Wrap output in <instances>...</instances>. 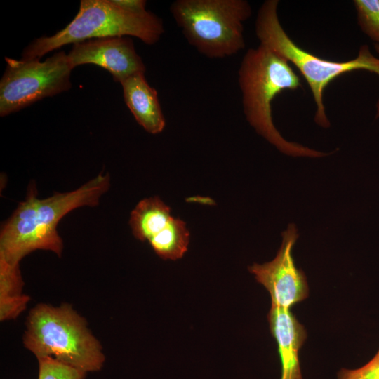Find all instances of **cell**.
<instances>
[{"label": "cell", "mask_w": 379, "mask_h": 379, "mask_svg": "<svg viewBox=\"0 0 379 379\" xmlns=\"http://www.w3.org/2000/svg\"><path fill=\"white\" fill-rule=\"evenodd\" d=\"M110 187L108 173L100 172L78 189L39 199L35 183L28 187L0 232V257L12 265L36 250H46L60 257L63 241L57 231L60 220L72 210L96 206Z\"/></svg>", "instance_id": "1"}, {"label": "cell", "mask_w": 379, "mask_h": 379, "mask_svg": "<svg viewBox=\"0 0 379 379\" xmlns=\"http://www.w3.org/2000/svg\"><path fill=\"white\" fill-rule=\"evenodd\" d=\"M243 110L250 125L280 152L293 157H321L327 154L284 139L275 128L272 102L284 90L302 86L289 61L276 51L260 45L249 48L238 70Z\"/></svg>", "instance_id": "2"}, {"label": "cell", "mask_w": 379, "mask_h": 379, "mask_svg": "<svg viewBox=\"0 0 379 379\" xmlns=\"http://www.w3.org/2000/svg\"><path fill=\"white\" fill-rule=\"evenodd\" d=\"M25 325L24 345L37 359L51 357L86 373L102 368V345L70 305L38 304L29 311Z\"/></svg>", "instance_id": "3"}, {"label": "cell", "mask_w": 379, "mask_h": 379, "mask_svg": "<svg viewBox=\"0 0 379 379\" xmlns=\"http://www.w3.org/2000/svg\"><path fill=\"white\" fill-rule=\"evenodd\" d=\"M278 0H267L260 7L255 20V34L265 46L293 64L307 81L317 105L315 122L328 128L323 93L330 82L342 74L355 70H366L379 76V58L367 45H362L357 56L348 61L335 62L321 58L298 46L283 29L277 15ZM379 117V100L375 118Z\"/></svg>", "instance_id": "4"}, {"label": "cell", "mask_w": 379, "mask_h": 379, "mask_svg": "<svg viewBox=\"0 0 379 379\" xmlns=\"http://www.w3.org/2000/svg\"><path fill=\"white\" fill-rule=\"evenodd\" d=\"M164 32L163 21L147 11L134 14L112 0H81L79 12L62 29L41 36L22 51V59H40L45 54L69 44L114 36H135L145 44H156Z\"/></svg>", "instance_id": "5"}, {"label": "cell", "mask_w": 379, "mask_h": 379, "mask_svg": "<svg viewBox=\"0 0 379 379\" xmlns=\"http://www.w3.org/2000/svg\"><path fill=\"white\" fill-rule=\"evenodd\" d=\"M170 11L188 43L209 58L245 48L244 23L252 14L246 0H176Z\"/></svg>", "instance_id": "6"}, {"label": "cell", "mask_w": 379, "mask_h": 379, "mask_svg": "<svg viewBox=\"0 0 379 379\" xmlns=\"http://www.w3.org/2000/svg\"><path fill=\"white\" fill-rule=\"evenodd\" d=\"M6 68L0 80V116L18 112L46 97L72 87L73 69L63 51L41 62L39 58L5 57Z\"/></svg>", "instance_id": "7"}, {"label": "cell", "mask_w": 379, "mask_h": 379, "mask_svg": "<svg viewBox=\"0 0 379 379\" xmlns=\"http://www.w3.org/2000/svg\"><path fill=\"white\" fill-rule=\"evenodd\" d=\"M129 224L135 237L148 241L163 259H180L187 251L190 232L185 222L171 215L158 197L141 200L132 211Z\"/></svg>", "instance_id": "8"}, {"label": "cell", "mask_w": 379, "mask_h": 379, "mask_svg": "<svg viewBox=\"0 0 379 379\" xmlns=\"http://www.w3.org/2000/svg\"><path fill=\"white\" fill-rule=\"evenodd\" d=\"M282 237L281 246L272 260L254 263L248 270L270 293L271 305L291 310L308 297L309 286L304 272L296 267L292 256L298 237L294 224L288 225Z\"/></svg>", "instance_id": "9"}, {"label": "cell", "mask_w": 379, "mask_h": 379, "mask_svg": "<svg viewBox=\"0 0 379 379\" xmlns=\"http://www.w3.org/2000/svg\"><path fill=\"white\" fill-rule=\"evenodd\" d=\"M67 55L73 68L85 64L95 65L108 71L114 81L120 84L131 76L145 73L146 70L129 36L94 39L78 42L73 44Z\"/></svg>", "instance_id": "10"}, {"label": "cell", "mask_w": 379, "mask_h": 379, "mask_svg": "<svg viewBox=\"0 0 379 379\" xmlns=\"http://www.w3.org/2000/svg\"><path fill=\"white\" fill-rule=\"evenodd\" d=\"M270 332L278 345L281 365L280 379H303L299 361V351L307 331L291 310L271 305L267 314Z\"/></svg>", "instance_id": "11"}, {"label": "cell", "mask_w": 379, "mask_h": 379, "mask_svg": "<svg viewBox=\"0 0 379 379\" xmlns=\"http://www.w3.org/2000/svg\"><path fill=\"white\" fill-rule=\"evenodd\" d=\"M125 103L136 121L148 133H161L166 125L157 92L147 82L145 73L131 76L121 83Z\"/></svg>", "instance_id": "12"}, {"label": "cell", "mask_w": 379, "mask_h": 379, "mask_svg": "<svg viewBox=\"0 0 379 379\" xmlns=\"http://www.w3.org/2000/svg\"><path fill=\"white\" fill-rule=\"evenodd\" d=\"M353 3L359 27L379 45V0H354Z\"/></svg>", "instance_id": "13"}, {"label": "cell", "mask_w": 379, "mask_h": 379, "mask_svg": "<svg viewBox=\"0 0 379 379\" xmlns=\"http://www.w3.org/2000/svg\"><path fill=\"white\" fill-rule=\"evenodd\" d=\"M23 286L19 265H12L0 257V301L21 297Z\"/></svg>", "instance_id": "14"}, {"label": "cell", "mask_w": 379, "mask_h": 379, "mask_svg": "<svg viewBox=\"0 0 379 379\" xmlns=\"http://www.w3.org/2000/svg\"><path fill=\"white\" fill-rule=\"evenodd\" d=\"M38 379H84L86 373L51 357L38 359Z\"/></svg>", "instance_id": "15"}, {"label": "cell", "mask_w": 379, "mask_h": 379, "mask_svg": "<svg viewBox=\"0 0 379 379\" xmlns=\"http://www.w3.org/2000/svg\"><path fill=\"white\" fill-rule=\"evenodd\" d=\"M337 379H379V349L374 357L362 366L342 368L337 373Z\"/></svg>", "instance_id": "16"}, {"label": "cell", "mask_w": 379, "mask_h": 379, "mask_svg": "<svg viewBox=\"0 0 379 379\" xmlns=\"http://www.w3.org/2000/svg\"><path fill=\"white\" fill-rule=\"evenodd\" d=\"M29 300L30 297L24 294L16 299L0 301V320L16 318L26 308Z\"/></svg>", "instance_id": "17"}, {"label": "cell", "mask_w": 379, "mask_h": 379, "mask_svg": "<svg viewBox=\"0 0 379 379\" xmlns=\"http://www.w3.org/2000/svg\"><path fill=\"white\" fill-rule=\"evenodd\" d=\"M112 2L123 10L134 14H142L145 10V0H112Z\"/></svg>", "instance_id": "18"}, {"label": "cell", "mask_w": 379, "mask_h": 379, "mask_svg": "<svg viewBox=\"0 0 379 379\" xmlns=\"http://www.w3.org/2000/svg\"><path fill=\"white\" fill-rule=\"evenodd\" d=\"M374 48L378 53H379V45L375 44Z\"/></svg>", "instance_id": "19"}]
</instances>
